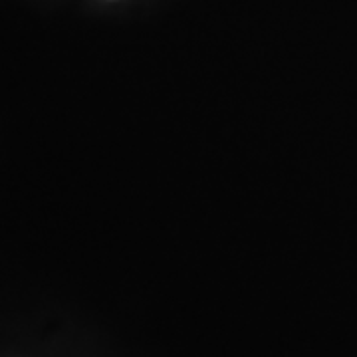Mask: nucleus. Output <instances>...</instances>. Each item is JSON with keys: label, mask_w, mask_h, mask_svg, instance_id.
<instances>
[]
</instances>
